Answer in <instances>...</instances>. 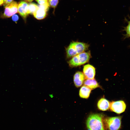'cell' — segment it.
<instances>
[{"label": "cell", "mask_w": 130, "mask_h": 130, "mask_svg": "<svg viewBox=\"0 0 130 130\" xmlns=\"http://www.w3.org/2000/svg\"><path fill=\"white\" fill-rule=\"evenodd\" d=\"M4 0H0V6L3 4Z\"/></svg>", "instance_id": "obj_20"}, {"label": "cell", "mask_w": 130, "mask_h": 130, "mask_svg": "<svg viewBox=\"0 0 130 130\" xmlns=\"http://www.w3.org/2000/svg\"><path fill=\"white\" fill-rule=\"evenodd\" d=\"M85 78L84 73L82 72H76L73 77V81L75 86L77 87L81 86L83 84Z\"/></svg>", "instance_id": "obj_9"}, {"label": "cell", "mask_w": 130, "mask_h": 130, "mask_svg": "<svg viewBox=\"0 0 130 130\" xmlns=\"http://www.w3.org/2000/svg\"><path fill=\"white\" fill-rule=\"evenodd\" d=\"M130 20H128L126 18H125V20L127 23V25L124 27L123 31H125L126 34L124 35V38L125 39L130 37V17L129 16Z\"/></svg>", "instance_id": "obj_14"}, {"label": "cell", "mask_w": 130, "mask_h": 130, "mask_svg": "<svg viewBox=\"0 0 130 130\" xmlns=\"http://www.w3.org/2000/svg\"><path fill=\"white\" fill-rule=\"evenodd\" d=\"M18 6V4L15 1H13L5 6L3 17L9 18L17 13Z\"/></svg>", "instance_id": "obj_5"}, {"label": "cell", "mask_w": 130, "mask_h": 130, "mask_svg": "<svg viewBox=\"0 0 130 130\" xmlns=\"http://www.w3.org/2000/svg\"><path fill=\"white\" fill-rule=\"evenodd\" d=\"M47 12L44 9L38 6V9L33 13V14L36 19L39 20H41L44 19L46 17Z\"/></svg>", "instance_id": "obj_11"}, {"label": "cell", "mask_w": 130, "mask_h": 130, "mask_svg": "<svg viewBox=\"0 0 130 130\" xmlns=\"http://www.w3.org/2000/svg\"><path fill=\"white\" fill-rule=\"evenodd\" d=\"M110 103L109 101L104 98H102L98 101L97 106L100 110L105 111L110 108Z\"/></svg>", "instance_id": "obj_10"}, {"label": "cell", "mask_w": 130, "mask_h": 130, "mask_svg": "<svg viewBox=\"0 0 130 130\" xmlns=\"http://www.w3.org/2000/svg\"><path fill=\"white\" fill-rule=\"evenodd\" d=\"M89 45L87 43L78 41H73L66 48L67 58L72 57L87 50Z\"/></svg>", "instance_id": "obj_2"}, {"label": "cell", "mask_w": 130, "mask_h": 130, "mask_svg": "<svg viewBox=\"0 0 130 130\" xmlns=\"http://www.w3.org/2000/svg\"><path fill=\"white\" fill-rule=\"evenodd\" d=\"M83 72L86 79H94L96 73L95 69L92 65L89 64L85 65L83 67Z\"/></svg>", "instance_id": "obj_8"}, {"label": "cell", "mask_w": 130, "mask_h": 130, "mask_svg": "<svg viewBox=\"0 0 130 130\" xmlns=\"http://www.w3.org/2000/svg\"><path fill=\"white\" fill-rule=\"evenodd\" d=\"M38 8V6L36 4L32 3L28 4L29 14H33Z\"/></svg>", "instance_id": "obj_15"}, {"label": "cell", "mask_w": 130, "mask_h": 130, "mask_svg": "<svg viewBox=\"0 0 130 130\" xmlns=\"http://www.w3.org/2000/svg\"><path fill=\"white\" fill-rule=\"evenodd\" d=\"M19 17L16 14H14L12 16V19L15 22L18 21L19 19Z\"/></svg>", "instance_id": "obj_18"}, {"label": "cell", "mask_w": 130, "mask_h": 130, "mask_svg": "<svg viewBox=\"0 0 130 130\" xmlns=\"http://www.w3.org/2000/svg\"><path fill=\"white\" fill-rule=\"evenodd\" d=\"M91 89L85 85L82 86L79 92L80 97L84 98H87L89 96Z\"/></svg>", "instance_id": "obj_12"}, {"label": "cell", "mask_w": 130, "mask_h": 130, "mask_svg": "<svg viewBox=\"0 0 130 130\" xmlns=\"http://www.w3.org/2000/svg\"><path fill=\"white\" fill-rule=\"evenodd\" d=\"M49 6L55 8L57 6L58 0H48Z\"/></svg>", "instance_id": "obj_16"}, {"label": "cell", "mask_w": 130, "mask_h": 130, "mask_svg": "<svg viewBox=\"0 0 130 130\" xmlns=\"http://www.w3.org/2000/svg\"><path fill=\"white\" fill-rule=\"evenodd\" d=\"M122 118L121 116L104 117V123L105 130H120Z\"/></svg>", "instance_id": "obj_4"}, {"label": "cell", "mask_w": 130, "mask_h": 130, "mask_svg": "<svg viewBox=\"0 0 130 130\" xmlns=\"http://www.w3.org/2000/svg\"><path fill=\"white\" fill-rule=\"evenodd\" d=\"M104 115L100 113H93L87 118L86 125L88 130H105L104 123Z\"/></svg>", "instance_id": "obj_1"}, {"label": "cell", "mask_w": 130, "mask_h": 130, "mask_svg": "<svg viewBox=\"0 0 130 130\" xmlns=\"http://www.w3.org/2000/svg\"><path fill=\"white\" fill-rule=\"evenodd\" d=\"M84 84L91 90L100 87V86L95 79H88L84 82Z\"/></svg>", "instance_id": "obj_13"}, {"label": "cell", "mask_w": 130, "mask_h": 130, "mask_svg": "<svg viewBox=\"0 0 130 130\" xmlns=\"http://www.w3.org/2000/svg\"><path fill=\"white\" fill-rule=\"evenodd\" d=\"M91 57L90 52H84L72 57L68 61V63L71 67H77L88 62Z\"/></svg>", "instance_id": "obj_3"}, {"label": "cell", "mask_w": 130, "mask_h": 130, "mask_svg": "<svg viewBox=\"0 0 130 130\" xmlns=\"http://www.w3.org/2000/svg\"><path fill=\"white\" fill-rule=\"evenodd\" d=\"M39 5H43L48 3V0H36Z\"/></svg>", "instance_id": "obj_17"}, {"label": "cell", "mask_w": 130, "mask_h": 130, "mask_svg": "<svg viewBox=\"0 0 130 130\" xmlns=\"http://www.w3.org/2000/svg\"><path fill=\"white\" fill-rule=\"evenodd\" d=\"M18 12L20 15L25 20L29 14L28 12V4L24 0L20 1L18 4Z\"/></svg>", "instance_id": "obj_7"}, {"label": "cell", "mask_w": 130, "mask_h": 130, "mask_svg": "<svg viewBox=\"0 0 130 130\" xmlns=\"http://www.w3.org/2000/svg\"></svg>", "instance_id": "obj_22"}, {"label": "cell", "mask_w": 130, "mask_h": 130, "mask_svg": "<svg viewBox=\"0 0 130 130\" xmlns=\"http://www.w3.org/2000/svg\"><path fill=\"white\" fill-rule=\"evenodd\" d=\"M126 108L125 102L123 100H119L111 103L110 108L111 111L120 114L125 111Z\"/></svg>", "instance_id": "obj_6"}, {"label": "cell", "mask_w": 130, "mask_h": 130, "mask_svg": "<svg viewBox=\"0 0 130 130\" xmlns=\"http://www.w3.org/2000/svg\"><path fill=\"white\" fill-rule=\"evenodd\" d=\"M13 0H4L3 4L5 6L13 1Z\"/></svg>", "instance_id": "obj_19"}, {"label": "cell", "mask_w": 130, "mask_h": 130, "mask_svg": "<svg viewBox=\"0 0 130 130\" xmlns=\"http://www.w3.org/2000/svg\"><path fill=\"white\" fill-rule=\"evenodd\" d=\"M27 1L29 2H31L33 1V0H26Z\"/></svg>", "instance_id": "obj_21"}]
</instances>
